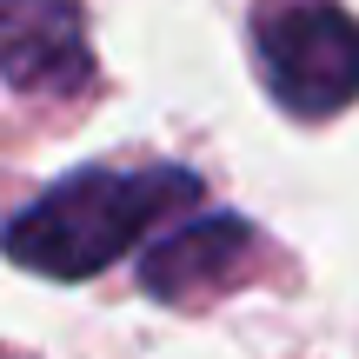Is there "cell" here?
<instances>
[{
	"instance_id": "1",
	"label": "cell",
	"mask_w": 359,
	"mask_h": 359,
	"mask_svg": "<svg viewBox=\"0 0 359 359\" xmlns=\"http://www.w3.org/2000/svg\"><path fill=\"white\" fill-rule=\"evenodd\" d=\"M206 200L193 167H74L7 219V259L40 280H93L127 259L167 213Z\"/></svg>"
},
{
	"instance_id": "2",
	"label": "cell",
	"mask_w": 359,
	"mask_h": 359,
	"mask_svg": "<svg viewBox=\"0 0 359 359\" xmlns=\"http://www.w3.org/2000/svg\"><path fill=\"white\" fill-rule=\"evenodd\" d=\"M246 34L280 114L333 120L359 100V20L339 0H259Z\"/></svg>"
},
{
	"instance_id": "3",
	"label": "cell",
	"mask_w": 359,
	"mask_h": 359,
	"mask_svg": "<svg viewBox=\"0 0 359 359\" xmlns=\"http://www.w3.org/2000/svg\"><path fill=\"white\" fill-rule=\"evenodd\" d=\"M0 80L27 100L93 87V47L80 0H0Z\"/></svg>"
},
{
	"instance_id": "4",
	"label": "cell",
	"mask_w": 359,
	"mask_h": 359,
	"mask_svg": "<svg viewBox=\"0 0 359 359\" xmlns=\"http://www.w3.org/2000/svg\"><path fill=\"white\" fill-rule=\"evenodd\" d=\"M253 219L240 213H193L187 226L160 233L140 253V293H154L160 306H200L219 286H233L253 259Z\"/></svg>"
}]
</instances>
